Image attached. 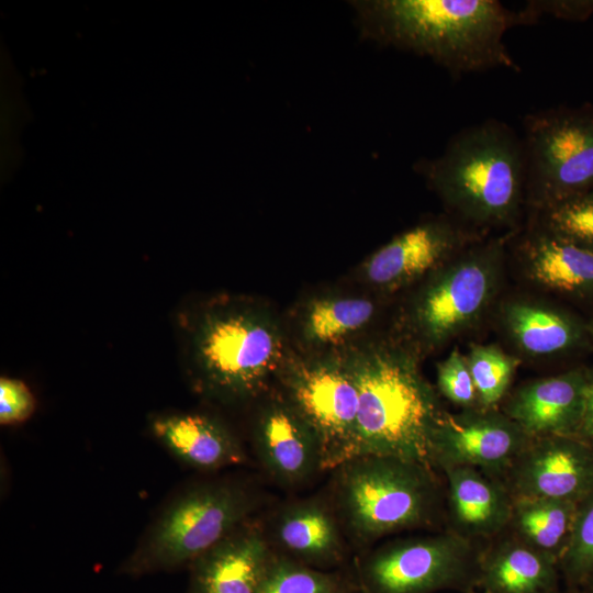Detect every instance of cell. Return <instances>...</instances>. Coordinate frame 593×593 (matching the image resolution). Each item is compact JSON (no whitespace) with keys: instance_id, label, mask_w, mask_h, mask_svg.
Instances as JSON below:
<instances>
[{"instance_id":"37","label":"cell","mask_w":593,"mask_h":593,"mask_svg":"<svg viewBox=\"0 0 593 593\" xmlns=\"http://www.w3.org/2000/svg\"><path fill=\"white\" fill-rule=\"evenodd\" d=\"M471 593H477V592H471ZM481 593H488V592L482 591Z\"/></svg>"},{"instance_id":"30","label":"cell","mask_w":593,"mask_h":593,"mask_svg":"<svg viewBox=\"0 0 593 593\" xmlns=\"http://www.w3.org/2000/svg\"><path fill=\"white\" fill-rule=\"evenodd\" d=\"M36 401L26 383L18 378L0 379V423L4 426L27 421L34 413Z\"/></svg>"},{"instance_id":"26","label":"cell","mask_w":593,"mask_h":593,"mask_svg":"<svg viewBox=\"0 0 593 593\" xmlns=\"http://www.w3.org/2000/svg\"><path fill=\"white\" fill-rule=\"evenodd\" d=\"M473 379L480 406L500 409L508 394L519 359L495 345L472 344L465 356Z\"/></svg>"},{"instance_id":"14","label":"cell","mask_w":593,"mask_h":593,"mask_svg":"<svg viewBox=\"0 0 593 593\" xmlns=\"http://www.w3.org/2000/svg\"><path fill=\"white\" fill-rule=\"evenodd\" d=\"M253 441L262 468L280 485H300L324 471L316 434L281 393L258 410Z\"/></svg>"},{"instance_id":"16","label":"cell","mask_w":593,"mask_h":593,"mask_svg":"<svg viewBox=\"0 0 593 593\" xmlns=\"http://www.w3.org/2000/svg\"><path fill=\"white\" fill-rule=\"evenodd\" d=\"M585 366L534 379L506 395L500 409L529 437L577 436L582 417Z\"/></svg>"},{"instance_id":"2","label":"cell","mask_w":593,"mask_h":593,"mask_svg":"<svg viewBox=\"0 0 593 593\" xmlns=\"http://www.w3.org/2000/svg\"><path fill=\"white\" fill-rule=\"evenodd\" d=\"M358 388L357 456L429 465L434 430L446 412L421 370L422 353L402 335L347 346Z\"/></svg>"},{"instance_id":"31","label":"cell","mask_w":593,"mask_h":593,"mask_svg":"<svg viewBox=\"0 0 593 593\" xmlns=\"http://www.w3.org/2000/svg\"><path fill=\"white\" fill-rule=\"evenodd\" d=\"M516 13L519 25L534 23L544 14L582 21L593 14V1H528L525 8Z\"/></svg>"},{"instance_id":"7","label":"cell","mask_w":593,"mask_h":593,"mask_svg":"<svg viewBox=\"0 0 593 593\" xmlns=\"http://www.w3.org/2000/svg\"><path fill=\"white\" fill-rule=\"evenodd\" d=\"M504 239L467 246L425 277L403 313L401 335L421 353L471 327L500 284Z\"/></svg>"},{"instance_id":"19","label":"cell","mask_w":593,"mask_h":593,"mask_svg":"<svg viewBox=\"0 0 593 593\" xmlns=\"http://www.w3.org/2000/svg\"><path fill=\"white\" fill-rule=\"evenodd\" d=\"M501 322L516 348L532 357L566 356L593 347L586 320L552 303L510 300L502 307Z\"/></svg>"},{"instance_id":"22","label":"cell","mask_w":593,"mask_h":593,"mask_svg":"<svg viewBox=\"0 0 593 593\" xmlns=\"http://www.w3.org/2000/svg\"><path fill=\"white\" fill-rule=\"evenodd\" d=\"M378 314L374 300L353 294H321L307 299L298 310L294 334L301 353L345 348L361 336Z\"/></svg>"},{"instance_id":"4","label":"cell","mask_w":593,"mask_h":593,"mask_svg":"<svg viewBox=\"0 0 593 593\" xmlns=\"http://www.w3.org/2000/svg\"><path fill=\"white\" fill-rule=\"evenodd\" d=\"M422 171L454 216L474 228L511 227L526 204L523 138L499 120L459 131Z\"/></svg>"},{"instance_id":"24","label":"cell","mask_w":593,"mask_h":593,"mask_svg":"<svg viewBox=\"0 0 593 593\" xmlns=\"http://www.w3.org/2000/svg\"><path fill=\"white\" fill-rule=\"evenodd\" d=\"M578 503L513 497L506 532L559 562L573 530Z\"/></svg>"},{"instance_id":"23","label":"cell","mask_w":593,"mask_h":593,"mask_svg":"<svg viewBox=\"0 0 593 593\" xmlns=\"http://www.w3.org/2000/svg\"><path fill=\"white\" fill-rule=\"evenodd\" d=\"M559 562L506 530L481 547L479 588L488 593H560Z\"/></svg>"},{"instance_id":"36","label":"cell","mask_w":593,"mask_h":593,"mask_svg":"<svg viewBox=\"0 0 593 593\" xmlns=\"http://www.w3.org/2000/svg\"><path fill=\"white\" fill-rule=\"evenodd\" d=\"M588 443L590 444V446H591V448H592V451H593V438L590 439Z\"/></svg>"},{"instance_id":"21","label":"cell","mask_w":593,"mask_h":593,"mask_svg":"<svg viewBox=\"0 0 593 593\" xmlns=\"http://www.w3.org/2000/svg\"><path fill=\"white\" fill-rule=\"evenodd\" d=\"M277 553L299 563L333 570L345 558L339 518L321 499H305L282 507L273 522Z\"/></svg>"},{"instance_id":"17","label":"cell","mask_w":593,"mask_h":593,"mask_svg":"<svg viewBox=\"0 0 593 593\" xmlns=\"http://www.w3.org/2000/svg\"><path fill=\"white\" fill-rule=\"evenodd\" d=\"M273 555L248 521L191 563L189 593H257Z\"/></svg>"},{"instance_id":"12","label":"cell","mask_w":593,"mask_h":593,"mask_svg":"<svg viewBox=\"0 0 593 593\" xmlns=\"http://www.w3.org/2000/svg\"><path fill=\"white\" fill-rule=\"evenodd\" d=\"M502 480L512 497L579 503L593 492V451L578 436L532 437Z\"/></svg>"},{"instance_id":"33","label":"cell","mask_w":593,"mask_h":593,"mask_svg":"<svg viewBox=\"0 0 593 593\" xmlns=\"http://www.w3.org/2000/svg\"><path fill=\"white\" fill-rule=\"evenodd\" d=\"M578 588H580L583 593H593V573Z\"/></svg>"},{"instance_id":"8","label":"cell","mask_w":593,"mask_h":593,"mask_svg":"<svg viewBox=\"0 0 593 593\" xmlns=\"http://www.w3.org/2000/svg\"><path fill=\"white\" fill-rule=\"evenodd\" d=\"M276 379L283 398L316 434L324 470L357 456L359 395L347 347L323 353L290 349Z\"/></svg>"},{"instance_id":"35","label":"cell","mask_w":593,"mask_h":593,"mask_svg":"<svg viewBox=\"0 0 593 593\" xmlns=\"http://www.w3.org/2000/svg\"><path fill=\"white\" fill-rule=\"evenodd\" d=\"M560 593H583V591L580 588H566L564 590H561Z\"/></svg>"},{"instance_id":"5","label":"cell","mask_w":593,"mask_h":593,"mask_svg":"<svg viewBox=\"0 0 593 593\" xmlns=\"http://www.w3.org/2000/svg\"><path fill=\"white\" fill-rule=\"evenodd\" d=\"M338 518L359 546L406 530H441L445 481L430 465L359 456L336 468Z\"/></svg>"},{"instance_id":"34","label":"cell","mask_w":593,"mask_h":593,"mask_svg":"<svg viewBox=\"0 0 593 593\" xmlns=\"http://www.w3.org/2000/svg\"><path fill=\"white\" fill-rule=\"evenodd\" d=\"M586 325H588L590 339H591V343H592V346H593V313L590 315L589 318H586Z\"/></svg>"},{"instance_id":"25","label":"cell","mask_w":593,"mask_h":593,"mask_svg":"<svg viewBox=\"0 0 593 593\" xmlns=\"http://www.w3.org/2000/svg\"><path fill=\"white\" fill-rule=\"evenodd\" d=\"M257 593H358V586L339 571L315 569L275 551Z\"/></svg>"},{"instance_id":"18","label":"cell","mask_w":593,"mask_h":593,"mask_svg":"<svg viewBox=\"0 0 593 593\" xmlns=\"http://www.w3.org/2000/svg\"><path fill=\"white\" fill-rule=\"evenodd\" d=\"M153 437L187 466L215 471L246 460L244 448L220 418L201 412L166 411L148 418Z\"/></svg>"},{"instance_id":"6","label":"cell","mask_w":593,"mask_h":593,"mask_svg":"<svg viewBox=\"0 0 593 593\" xmlns=\"http://www.w3.org/2000/svg\"><path fill=\"white\" fill-rule=\"evenodd\" d=\"M254 492L243 482L216 479L176 493L146 528L121 567L128 575L191 566L231 533L250 521Z\"/></svg>"},{"instance_id":"13","label":"cell","mask_w":593,"mask_h":593,"mask_svg":"<svg viewBox=\"0 0 593 593\" xmlns=\"http://www.w3.org/2000/svg\"><path fill=\"white\" fill-rule=\"evenodd\" d=\"M472 242L475 234L456 221H428L371 254L360 266V276L379 292H395L427 277Z\"/></svg>"},{"instance_id":"3","label":"cell","mask_w":593,"mask_h":593,"mask_svg":"<svg viewBox=\"0 0 593 593\" xmlns=\"http://www.w3.org/2000/svg\"><path fill=\"white\" fill-rule=\"evenodd\" d=\"M359 8L372 37L428 56L454 76L501 67L519 71L503 41L519 20L499 1L377 0Z\"/></svg>"},{"instance_id":"15","label":"cell","mask_w":593,"mask_h":593,"mask_svg":"<svg viewBox=\"0 0 593 593\" xmlns=\"http://www.w3.org/2000/svg\"><path fill=\"white\" fill-rule=\"evenodd\" d=\"M440 473L445 481L444 529L479 547L506 529L513 497L503 480L469 467Z\"/></svg>"},{"instance_id":"10","label":"cell","mask_w":593,"mask_h":593,"mask_svg":"<svg viewBox=\"0 0 593 593\" xmlns=\"http://www.w3.org/2000/svg\"><path fill=\"white\" fill-rule=\"evenodd\" d=\"M523 123L526 204L534 213L593 189L592 105L540 110Z\"/></svg>"},{"instance_id":"27","label":"cell","mask_w":593,"mask_h":593,"mask_svg":"<svg viewBox=\"0 0 593 593\" xmlns=\"http://www.w3.org/2000/svg\"><path fill=\"white\" fill-rule=\"evenodd\" d=\"M546 231L593 251V189L533 214Z\"/></svg>"},{"instance_id":"28","label":"cell","mask_w":593,"mask_h":593,"mask_svg":"<svg viewBox=\"0 0 593 593\" xmlns=\"http://www.w3.org/2000/svg\"><path fill=\"white\" fill-rule=\"evenodd\" d=\"M559 569L568 588L580 586L593 573V492L577 505L571 539Z\"/></svg>"},{"instance_id":"29","label":"cell","mask_w":593,"mask_h":593,"mask_svg":"<svg viewBox=\"0 0 593 593\" xmlns=\"http://www.w3.org/2000/svg\"><path fill=\"white\" fill-rule=\"evenodd\" d=\"M437 390L461 410L481 407L466 357L457 348L437 365Z\"/></svg>"},{"instance_id":"20","label":"cell","mask_w":593,"mask_h":593,"mask_svg":"<svg viewBox=\"0 0 593 593\" xmlns=\"http://www.w3.org/2000/svg\"><path fill=\"white\" fill-rule=\"evenodd\" d=\"M517 254L527 278L542 289L593 304V251L530 222Z\"/></svg>"},{"instance_id":"1","label":"cell","mask_w":593,"mask_h":593,"mask_svg":"<svg viewBox=\"0 0 593 593\" xmlns=\"http://www.w3.org/2000/svg\"><path fill=\"white\" fill-rule=\"evenodd\" d=\"M186 365L193 387L222 404L261 395L290 348L278 315L248 296L221 294L181 318Z\"/></svg>"},{"instance_id":"32","label":"cell","mask_w":593,"mask_h":593,"mask_svg":"<svg viewBox=\"0 0 593 593\" xmlns=\"http://www.w3.org/2000/svg\"><path fill=\"white\" fill-rule=\"evenodd\" d=\"M578 437L589 441L593 438V366H585L583 409Z\"/></svg>"},{"instance_id":"38","label":"cell","mask_w":593,"mask_h":593,"mask_svg":"<svg viewBox=\"0 0 593 593\" xmlns=\"http://www.w3.org/2000/svg\"><path fill=\"white\" fill-rule=\"evenodd\" d=\"M358 593H360L359 590H358Z\"/></svg>"},{"instance_id":"9","label":"cell","mask_w":593,"mask_h":593,"mask_svg":"<svg viewBox=\"0 0 593 593\" xmlns=\"http://www.w3.org/2000/svg\"><path fill=\"white\" fill-rule=\"evenodd\" d=\"M480 551L446 529L430 530L377 547L355 579L360 593H471L479 588Z\"/></svg>"},{"instance_id":"11","label":"cell","mask_w":593,"mask_h":593,"mask_svg":"<svg viewBox=\"0 0 593 593\" xmlns=\"http://www.w3.org/2000/svg\"><path fill=\"white\" fill-rule=\"evenodd\" d=\"M530 438L501 409L445 412L432 436L428 461L439 472L469 467L502 480Z\"/></svg>"}]
</instances>
